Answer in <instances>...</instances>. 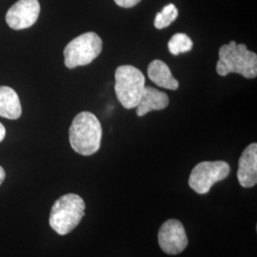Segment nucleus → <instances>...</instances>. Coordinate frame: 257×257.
I'll return each instance as SVG.
<instances>
[{
	"mask_svg": "<svg viewBox=\"0 0 257 257\" xmlns=\"http://www.w3.org/2000/svg\"><path fill=\"white\" fill-rule=\"evenodd\" d=\"M69 138L74 152L81 156H92L101 146V123L92 112L82 111L73 120Z\"/></svg>",
	"mask_w": 257,
	"mask_h": 257,
	"instance_id": "obj_1",
	"label": "nucleus"
},
{
	"mask_svg": "<svg viewBox=\"0 0 257 257\" xmlns=\"http://www.w3.org/2000/svg\"><path fill=\"white\" fill-rule=\"evenodd\" d=\"M216 72L221 76L238 74L245 78L257 76V55L248 51L245 44H236L230 41L219 49V59L216 63Z\"/></svg>",
	"mask_w": 257,
	"mask_h": 257,
	"instance_id": "obj_2",
	"label": "nucleus"
},
{
	"mask_svg": "<svg viewBox=\"0 0 257 257\" xmlns=\"http://www.w3.org/2000/svg\"><path fill=\"white\" fill-rule=\"evenodd\" d=\"M86 205L82 198L74 193L59 197L53 205L49 223L53 230L66 235L74 230L85 215Z\"/></svg>",
	"mask_w": 257,
	"mask_h": 257,
	"instance_id": "obj_3",
	"label": "nucleus"
},
{
	"mask_svg": "<svg viewBox=\"0 0 257 257\" xmlns=\"http://www.w3.org/2000/svg\"><path fill=\"white\" fill-rule=\"evenodd\" d=\"M114 91L125 109L137 108L144 91L146 78L143 73L132 65H122L115 70Z\"/></svg>",
	"mask_w": 257,
	"mask_h": 257,
	"instance_id": "obj_4",
	"label": "nucleus"
},
{
	"mask_svg": "<svg viewBox=\"0 0 257 257\" xmlns=\"http://www.w3.org/2000/svg\"><path fill=\"white\" fill-rule=\"evenodd\" d=\"M102 39L93 32L75 37L64 49L65 65L69 69L86 66L92 62L102 52Z\"/></svg>",
	"mask_w": 257,
	"mask_h": 257,
	"instance_id": "obj_5",
	"label": "nucleus"
},
{
	"mask_svg": "<svg viewBox=\"0 0 257 257\" xmlns=\"http://www.w3.org/2000/svg\"><path fill=\"white\" fill-rule=\"evenodd\" d=\"M230 173V165L225 161H203L193 168L189 185L194 192L205 194L210 192L213 184L224 180Z\"/></svg>",
	"mask_w": 257,
	"mask_h": 257,
	"instance_id": "obj_6",
	"label": "nucleus"
},
{
	"mask_svg": "<svg viewBox=\"0 0 257 257\" xmlns=\"http://www.w3.org/2000/svg\"><path fill=\"white\" fill-rule=\"evenodd\" d=\"M158 243L167 254L181 253L188 246V237L183 224L176 219L166 221L158 231Z\"/></svg>",
	"mask_w": 257,
	"mask_h": 257,
	"instance_id": "obj_7",
	"label": "nucleus"
},
{
	"mask_svg": "<svg viewBox=\"0 0 257 257\" xmlns=\"http://www.w3.org/2000/svg\"><path fill=\"white\" fill-rule=\"evenodd\" d=\"M39 14L38 0H19L7 12L6 22L14 30L27 29L37 22Z\"/></svg>",
	"mask_w": 257,
	"mask_h": 257,
	"instance_id": "obj_8",
	"label": "nucleus"
},
{
	"mask_svg": "<svg viewBox=\"0 0 257 257\" xmlns=\"http://www.w3.org/2000/svg\"><path fill=\"white\" fill-rule=\"evenodd\" d=\"M239 183L243 188H251L257 183V144L251 143L240 156L237 171Z\"/></svg>",
	"mask_w": 257,
	"mask_h": 257,
	"instance_id": "obj_9",
	"label": "nucleus"
},
{
	"mask_svg": "<svg viewBox=\"0 0 257 257\" xmlns=\"http://www.w3.org/2000/svg\"><path fill=\"white\" fill-rule=\"evenodd\" d=\"M170 103L168 94L153 87H145L137 107L138 116H144L152 110H164Z\"/></svg>",
	"mask_w": 257,
	"mask_h": 257,
	"instance_id": "obj_10",
	"label": "nucleus"
},
{
	"mask_svg": "<svg viewBox=\"0 0 257 257\" xmlns=\"http://www.w3.org/2000/svg\"><path fill=\"white\" fill-rule=\"evenodd\" d=\"M148 76L158 87L172 91L177 90L179 87V83L174 77L169 66L162 60L156 59L150 63L148 67Z\"/></svg>",
	"mask_w": 257,
	"mask_h": 257,
	"instance_id": "obj_11",
	"label": "nucleus"
},
{
	"mask_svg": "<svg viewBox=\"0 0 257 257\" xmlns=\"http://www.w3.org/2000/svg\"><path fill=\"white\" fill-rule=\"evenodd\" d=\"M22 113L18 93L7 86H0V116L8 119H19Z\"/></svg>",
	"mask_w": 257,
	"mask_h": 257,
	"instance_id": "obj_12",
	"label": "nucleus"
},
{
	"mask_svg": "<svg viewBox=\"0 0 257 257\" xmlns=\"http://www.w3.org/2000/svg\"><path fill=\"white\" fill-rule=\"evenodd\" d=\"M193 40L186 34L178 33L174 35L168 42V48L172 55H178L188 53L193 49Z\"/></svg>",
	"mask_w": 257,
	"mask_h": 257,
	"instance_id": "obj_13",
	"label": "nucleus"
},
{
	"mask_svg": "<svg viewBox=\"0 0 257 257\" xmlns=\"http://www.w3.org/2000/svg\"><path fill=\"white\" fill-rule=\"evenodd\" d=\"M178 17V10L175 4L170 3L157 13L155 19V27L158 30L169 27Z\"/></svg>",
	"mask_w": 257,
	"mask_h": 257,
	"instance_id": "obj_14",
	"label": "nucleus"
},
{
	"mask_svg": "<svg viewBox=\"0 0 257 257\" xmlns=\"http://www.w3.org/2000/svg\"><path fill=\"white\" fill-rule=\"evenodd\" d=\"M141 0H114V2L122 8H132L138 5Z\"/></svg>",
	"mask_w": 257,
	"mask_h": 257,
	"instance_id": "obj_15",
	"label": "nucleus"
},
{
	"mask_svg": "<svg viewBox=\"0 0 257 257\" xmlns=\"http://www.w3.org/2000/svg\"><path fill=\"white\" fill-rule=\"evenodd\" d=\"M6 136V128L0 123V142L3 141V139L5 138Z\"/></svg>",
	"mask_w": 257,
	"mask_h": 257,
	"instance_id": "obj_16",
	"label": "nucleus"
},
{
	"mask_svg": "<svg viewBox=\"0 0 257 257\" xmlns=\"http://www.w3.org/2000/svg\"><path fill=\"white\" fill-rule=\"evenodd\" d=\"M5 176H6L5 171H4V169L0 166V185L3 183V181H4V179H5Z\"/></svg>",
	"mask_w": 257,
	"mask_h": 257,
	"instance_id": "obj_17",
	"label": "nucleus"
}]
</instances>
